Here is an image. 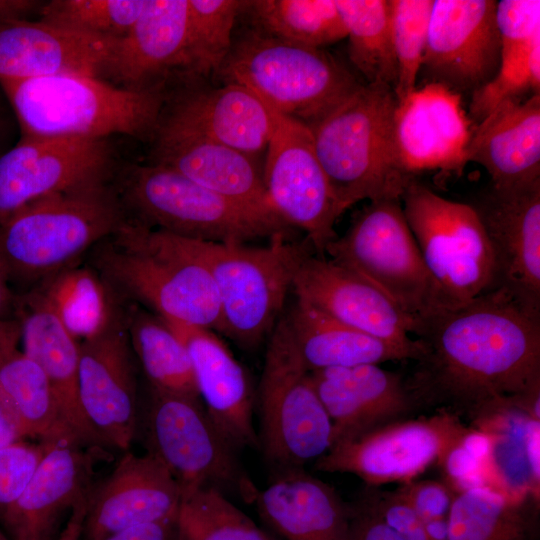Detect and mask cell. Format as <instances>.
I'll return each instance as SVG.
<instances>
[{
	"mask_svg": "<svg viewBox=\"0 0 540 540\" xmlns=\"http://www.w3.org/2000/svg\"><path fill=\"white\" fill-rule=\"evenodd\" d=\"M421 353L406 377L418 407L435 406L478 426L517 409L539 420L540 316L495 288L417 324Z\"/></svg>",
	"mask_w": 540,
	"mask_h": 540,
	"instance_id": "6da1fadb",
	"label": "cell"
},
{
	"mask_svg": "<svg viewBox=\"0 0 540 540\" xmlns=\"http://www.w3.org/2000/svg\"><path fill=\"white\" fill-rule=\"evenodd\" d=\"M396 104L391 86L360 84L308 125L341 214L362 200H401L413 179L397 160L393 130Z\"/></svg>",
	"mask_w": 540,
	"mask_h": 540,
	"instance_id": "7a4b0ae2",
	"label": "cell"
},
{
	"mask_svg": "<svg viewBox=\"0 0 540 540\" xmlns=\"http://www.w3.org/2000/svg\"><path fill=\"white\" fill-rule=\"evenodd\" d=\"M21 136L150 140L167 99L165 87L129 90L99 77L57 74L0 80Z\"/></svg>",
	"mask_w": 540,
	"mask_h": 540,
	"instance_id": "3957f363",
	"label": "cell"
},
{
	"mask_svg": "<svg viewBox=\"0 0 540 540\" xmlns=\"http://www.w3.org/2000/svg\"><path fill=\"white\" fill-rule=\"evenodd\" d=\"M108 181L48 195L0 224V257L10 280L43 282L117 232L127 217Z\"/></svg>",
	"mask_w": 540,
	"mask_h": 540,
	"instance_id": "277c9868",
	"label": "cell"
},
{
	"mask_svg": "<svg viewBox=\"0 0 540 540\" xmlns=\"http://www.w3.org/2000/svg\"><path fill=\"white\" fill-rule=\"evenodd\" d=\"M100 244L95 263L109 285L165 321L222 333L220 300L210 273L167 233L127 219Z\"/></svg>",
	"mask_w": 540,
	"mask_h": 540,
	"instance_id": "5b68a950",
	"label": "cell"
},
{
	"mask_svg": "<svg viewBox=\"0 0 540 540\" xmlns=\"http://www.w3.org/2000/svg\"><path fill=\"white\" fill-rule=\"evenodd\" d=\"M128 219L175 236L246 244L286 233L278 216L227 199L167 167L132 165L116 189Z\"/></svg>",
	"mask_w": 540,
	"mask_h": 540,
	"instance_id": "8992f818",
	"label": "cell"
},
{
	"mask_svg": "<svg viewBox=\"0 0 540 540\" xmlns=\"http://www.w3.org/2000/svg\"><path fill=\"white\" fill-rule=\"evenodd\" d=\"M167 234L210 273L220 300L222 333L243 347L257 346L275 327L296 268L310 244L291 243L286 233L274 235L263 247Z\"/></svg>",
	"mask_w": 540,
	"mask_h": 540,
	"instance_id": "52a82bcc",
	"label": "cell"
},
{
	"mask_svg": "<svg viewBox=\"0 0 540 540\" xmlns=\"http://www.w3.org/2000/svg\"><path fill=\"white\" fill-rule=\"evenodd\" d=\"M253 92L271 110L310 125L360 83L323 49L292 44L260 30L232 43L216 73Z\"/></svg>",
	"mask_w": 540,
	"mask_h": 540,
	"instance_id": "ba28073f",
	"label": "cell"
},
{
	"mask_svg": "<svg viewBox=\"0 0 540 540\" xmlns=\"http://www.w3.org/2000/svg\"><path fill=\"white\" fill-rule=\"evenodd\" d=\"M325 252L373 283L417 324L449 308L427 269L400 199L370 201Z\"/></svg>",
	"mask_w": 540,
	"mask_h": 540,
	"instance_id": "9c48e42d",
	"label": "cell"
},
{
	"mask_svg": "<svg viewBox=\"0 0 540 540\" xmlns=\"http://www.w3.org/2000/svg\"><path fill=\"white\" fill-rule=\"evenodd\" d=\"M406 221L446 305L497 288L491 243L471 204L446 199L412 179L401 197Z\"/></svg>",
	"mask_w": 540,
	"mask_h": 540,
	"instance_id": "30bf717a",
	"label": "cell"
},
{
	"mask_svg": "<svg viewBox=\"0 0 540 540\" xmlns=\"http://www.w3.org/2000/svg\"><path fill=\"white\" fill-rule=\"evenodd\" d=\"M260 436L266 458L302 468L332 444V424L281 319L271 332L259 386Z\"/></svg>",
	"mask_w": 540,
	"mask_h": 540,
	"instance_id": "8fae6325",
	"label": "cell"
},
{
	"mask_svg": "<svg viewBox=\"0 0 540 540\" xmlns=\"http://www.w3.org/2000/svg\"><path fill=\"white\" fill-rule=\"evenodd\" d=\"M148 452L178 483L182 496L201 488L239 493L251 503L256 487L241 469L236 450L198 397L150 389L145 416Z\"/></svg>",
	"mask_w": 540,
	"mask_h": 540,
	"instance_id": "7c38bea8",
	"label": "cell"
},
{
	"mask_svg": "<svg viewBox=\"0 0 540 540\" xmlns=\"http://www.w3.org/2000/svg\"><path fill=\"white\" fill-rule=\"evenodd\" d=\"M473 430L446 410L429 417L403 418L333 443L315 460V468L353 474L369 487L403 484L434 464L442 466Z\"/></svg>",
	"mask_w": 540,
	"mask_h": 540,
	"instance_id": "4fadbf2b",
	"label": "cell"
},
{
	"mask_svg": "<svg viewBox=\"0 0 540 540\" xmlns=\"http://www.w3.org/2000/svg\"><path fill=\"white\" fill-rule=\"evenodd\" d=\"M274 112L263 179L273 211L287 225L302 229L320 256L337 236L341 215L317 157L307 125Z\"/></svg>",
	"mask_w": 540,
	"mask_h": 540,
	"instance_id": "5bb4252c",
	"label": "cell"
},
{
	"mask_svg": "<svg viewBox=\"0 0 540 540\" xmlns=\"http://www.w3.org/2000/svg\"><path fill=\"white\" fill-rule=\"evenodd\" d=\"M111 167L107 139L21 136L0 156V224L38 199L109 179Z\"/></svg>",
	"mask_w": 540,
	"mask_h": 540,
	"instance_id": "9a60e30c",
	"label": "cell"
},
{
	"mask_svg": "<svg viewBox=\"0 0 540 540\" xmlns=\"http://www.w3.org/2000/svg\"><path fill=\"white\" fill-rule=\"evenodd\" d=\"M494 0H433L422 70L428 83L475 92L500 66Z\"/></svg>",
	"mask_w": 540,
	"mask_h": 540,
	"instance_id": "2e32d148",
	"label": "cell"
},
{
	"mask_svg": "<svg viewBox=\"0 0 540 540\" xmlns=\"http://www.w3.org/2000/svg\"><path fill=\"white\" fill-rule=\"evenodd\" d=\"M300 299L331 318L395 345L416 360L421 345L417 323L387 295L358 273L323 256L307 252L291 288Z\"/></svg>",
	"mask_w": 540,
	"mask_h": 540,
	"instance_id": "e0dca14e",
	"label": "cell"
},
{
	"mask_svg": "<svg viewBox=\"0 0 540 540\" xmlns=\"http://www.w3.org/2000/svg\"><path fill=\"white\" fill-rule=\"evenodd\" d=\"M133 356L121 316L99 335L79 343L80 403L105 447L127 450L135 437L138 396Z\"/></svg>",
	"mask_w": 540,
	"mask_h": 540,
	"instance_id": "ac0fdd59",
	"label": "cell"
},
{
	"mask_svg": "<svg viewBox=\"0 0 540 540\" xmlns=\"http://www.w3.org/2000/svg\"><path fill=\"white\" fill-rule=\"evenodd\" d=\"M494 253L497 288L540 316V180L489 186L474 204Z\"/></svg>",
	"mask_w": 540,
	"mask_h": 540,
	"instance_id": "d6986e66",
	"label": "cell"
},
{
	"mask_svg": "<svg viewBox=\"0 0 540 540\" xmlns=\"http://www.w3.org/2000/svg\"><path fill=\"white\" fill-rule=\"evenodd\" d=\"M394 144L402 170L413 177L425 170L461 171L474 130L461 94L426 83L396 104Z\"/></svg>",
	"mask_w": 540,
	"mask_h": 540,
	"instance_id": "ffe728a7",
	"label": "cell"
},
{
	"mask_svg": "<svg viewBox=\"0 0 540 540\" xmlns=\"http://www.w3.org/2000/svg\"><path fill=\"white\" fill-rule=\"evenodd\" d=\"M182 491L168 470L149 453H126L87 499L83 534L101 540L123 529L176 519Z\"/></svg>",
	"mask_w": 540,
	"mask_h": 540,
	"instance_id": "44dd1931",
	"label": "cell"
},
{
	"mask_svg": "<svg viewBox=\"0 0 540 540\" xmlns=\"http://www.w3.org/2000/svg\"><path fill=\"white\" fill-rule=\"evenodd\" d=\"M150 141V163L172 169L227 199L276 215L263 170L253 157L161 116Z\"/></svg>",
	"mask_w": 540,
	"mask_h": 540,
	"instance_id": "7402d4cb",
	"label": "cell"
},
{
	"mask_svg": "<svg viewBox=\"0 0 540 540\" xmlns=\"http://www.w3.org/2000/svg\"><path fill=\"white\" fill-rule=\"evenodd\" d=\"M188 70V0H147L115 41L104 80L129 90L165 87L174 71Z\"/></svg>",
	"mask_w": 540,
	"mask_h": 540,
	"instance_id": "603a6c76",
	"label": "cell"
},
{
	"mask_svg": "<svg viewBox=\"0 0 540 540\" xmlns=\"http://www.w3.org/2000/svg\"><path fill=\"white\" fill-rule=\"evenodd\" d=\"M311 376L332 424V444L406 418L418 408L406 377L379 364L329 368Z\"/></svg>",
	"mask_w": 540,
	"mask_h": 540,
	"instance_id": "cb8c5ba5",
	"label": "cell"
},
{
	"mask_svg": "<svg viewBox=\"0 0 540 540\" xmlns=\"http://www.w3.org/2000/svg\"><path fill=\"white\" fill-rule=\"evenodd\" d=\"M69 443L50 445L30 482L12 504L3 509L11 540H55L60 519L90 494L92 449Z\"/></svg>",
	"mask_w": 540,
	"mask_h": 540,
	"instance_id": "d4e9b609",
	"label": "cell"
},
{
	"mask_svg": "<svg viewBox=\"0 0 540 540\" xmlns=\"http://www.w3.org/2000/svg\"><path fill=\"white\" fill-rule=\"evenodd\" d=\"M165 322L186 346L199 397L222 435L236 451L259 446L254 394L242 365L213 331Z\"/></svg>",
	"mask_w": 540,
	"mask_h": 540,
	"instance_id": "484cf974",
	"label": "cell"
},
{
	"mask_svg": "<svg viewBox=\"0 0 540 540\" xmlns=\"http://www.w3.org/2000/svg\"><path fill=\"white\" fill-rule=\"evenodd\" d=\"M116 40L81 34L40 20L0 22V80L57 74L102 79Z\"/></svg>",
	"mask_w": 540,
	"mask_h": 540,
	"instance_id": "4316f807",
	"label": "cell"
},
{
	"mask_svg": "<svg viewBox=\"0 0 540 540\" xmlns=\"http://www.w3.org/2000/svg\"><path fill=\"white\" fill-rule=\"evenodd\" d=\"M160 116L251 157L267 149L274 128L273 110L234 83L167 96Z\"/></svg>",
	"mask_w": 540,
	"mask_h": 540,
	"instance_id": "83f0119b",
	"label": "cell"
},
{
	"mask_svg": "<svg viewBox=\"0 0 540 540\" xmlns=\"http://www.w3.org/2000/svg\"><path fill=\"white\" fill-rule=\"evenodd\" d=\"M17 303L23 353L45 373L62 415L79 443L105 447L86 419L78 388L79 342L65 329L35 290Z\"/></svg>",
	"mask_w": 540,
	"mask_h": 540,
	"instance_id": "f1b7e54d",
	"label": "cell"
},
{
	"mask_svg": "<svg viewBox=\"0 0 540 540\" xmlns=\"http://www.w3.org/2000/svg\"><path fill=\"white\" fill-rule=\"evenodd\" d=\"M281 471L253 495L263 520L284 540H347L350 506L336 490L302 468Z\"/></svg>",
	"mask_w": 540,
	"mask_h": 540,
	"instance_id": "f546056e",
	"label": "cell"
},
{
	"mask_svg": "<svg viewBox=\"0 0 540 540\" xmlns=\"http://www.w3.org/2000/svg\"><path fill=\"white\" fill-rule=\"evenodd\" d=\"M466 160L482 165L495 188L540 180V94L504 103L479 122Z\"/></svg>",
	"mask_w": 540,
	"mask_h": 540,
	"instance_id": "4dcf8cb0",
	"label": "cell"
},
{
	"mask_svg": "<svg viewBox=\"0 0 540 540\" xmlns=\"http://www.w3.org/2000/svg\"><path fill=\"white\" fill-rule=\"evenodd\" d=\"M282 319L310 372L412 360L405 350L351 328L297 298Z\"/></svg>",
	"mask_w": 540,
	"mask_h": 540,
	"instance_id": "1f68e13d",
	"label": "cell"
},
{
	"mask_svg": "<svg viewBox=\"0 0 540 540\" xmlns=\"http://www.w3.org/2000/svg\"><path fill=\"white\" fill-rule=\"evenodd\" d=\"M0 394L24 438L82 446L65 421L45 373L18 349L0 361Z\"/></svg>",
	"mask_w": 540,
	"mask_h": 540,
	"instance_id": "d6a6232c",
	"label": "cell"
},
{
	"mask_svg": "<svg viewBox=\"0 0 540 540\" xmlns=\"http://www.w3.org/2000/svg\"><path fill=\"white\" fill-rule=\"evenodd\" d=\"M108 285L92 269L72 265L44 280L37 291L80 343L102 333L119 316Z\"/></svg>",
	"mask_w": 540,
	"mask_h": 540,
	"instance_id": "836d02e7",
	"label": "cell"
},
{
	"mask_svg": "<svg viewBox=\"0 0 540 540\" xmlns=\"http://www.w3.org/2000/svg\"><path fill=\"white\" fill-rule=\"evenodd\" d=\"M125 324L150 389L200 398L186 346L163 319L133 307Z\"/></svg>",
	"mask_w": 540,
	"mask_h": 540,
	"instance_id": "e575fe53",
	"label": "cell"
},
{
	"mask_svg": "<svg viewBox=\"0 0 540 540\" xmlns=\"http://www.w3.org/2000/svg\"><path fill=\"white\" fill-rule=\"evenodd\" d=\"M346 29L348 56L366 84L394 89L397 64L391 26V0H335Z\"/></svg>",
	"mask_w": 540,
	"mask_h": 540,
	"instance_id": "d590c367",
	"label": "cell"
},
{
	"mask_svg": "<svg viewBox=\"0 0 540 540\" xmlns=\"http://www.w3.org/2000/svg\"><path fill=\"white\" fill-rule=\"evenodd\" d=\"M524 498L488 485L455 492L448 515V540H528Z\"/></svg>",
	"mask_w": 540,
	"mask_h": 540,
	"instance_id": "8d00e7d4",
	"label": "cell"
},
{
	"mask_svg": "<svg viewBox=\"0 0 540 540\" xmlns=\"http://www.w3.org/2000/svg\"><path fill=\"white\" fill-rule=\"evenodd\" d=\"M245 9L258 30L292 44L322 49L346 38L335 0H252Z\"/></svg>",
	"mask_w": 540,
	"mask_h": 540,
	"instance_id": "74e56055",
	"label": "cell"
},
{
	"mask_svg": "<svg viewBox=\"0 0 540 540\" xmlns=\"http://www.w3.org/2000/svg\"><path fill=\"white\" fill-rule=\"evenodd\" d=\"M174 540H273L214 488L182 496Z\"/></svg>",
	"mask_w": 540,
	"mask_h": 540,
	"instance_id": "f35d334b",
	"label": "cell"
},
{
	"mask_svg": "<svg viewBox=\"0 0 540 540\" xmlns=\"http://www.w3.org/2000/svg\"><path fill=\"white\" fill-rule=\"evenodd\" d=\"M245 5L240 0H188V76L218 72L232 47L236 17Z\"/></svg>",
	"mask_w": 540,
	"mask_h": 540,
	"instance_id": "ab89813d",
	"label": "cell"
},
{
	"mask_svg": "<svg viewBox=\"0 0 540 540\" xmlns=\"http://www.w3.org/2000/svg\"><path fill=\"white\" fill-rule=\"evenodd\" d=\"M147 0H53L42 4L39 20L81 34L105 39L123 37L142 13Z\"/></svg>",
	"mask_w": 540,
	"mask_h": 540,
	"instance_id": "60d3db41",
	"label": "cell"
},
{
	"mask_svg": "<svg viewBox=\"0 0 540 540\" xmlns=\"http://www.w3.org/2000/svg\"><path fill=\"white\" fill-rule=\"evenodd\" d=\"M540 94V34L519 47L501 51L495 77L472 93L469 117L481 122L500 105Z\"/></svg>",
	"mask_w": 540,
	"mask_h": 540,
	"instance_id": "b9f144b4",
	"label": "cell"
},
{
	"mask_svg": "<svg viewBox=\"0 0 540 540\" xmlns=\"http://www.w3.org/2000/svg\"><path fill=\"white\" fill-rule=\"evenodd\" d=\"M433 0H391V26L397 64V102L416 89L425 54Z\"/></svg>",
	"mask_w": 540,
	"mask_h": 540,
	"instance_id": "7bdbcfd3",
	"label": "cell"
},
{
	"mask_svg": "<svg viewBox=\"0 0 540 540\" xmlns=\"http://www.w3.org/2000/svg\"><path fill=\"white\" fill-rule=\"evenodd\" d=\"M52 443L20 440L0 448V506L22 494Z\"/></svg>",
	"mask_w": 540,
	"mask_h": 540,
	"instance_id": "ee69618b",
	"label": "cell"
},
{
	"mask_svg": "<svg viewBox=\"0 0 540 540\" xmlns=\"http://www.w3.org/2000/svg\"><path fill=\"white\" fill-rule=\"evenodd\" d=\"M363 493L380 519L403 540H428L424 523L398 491L369 487Z\"/></svg>",
	"mask_w": 540,
	"mask_h": 540,
	"instance_id": "f6af8a7d",
	"label": "cell"
},
{
	"mask_svg": "<svg viewBox=\"0 0 540 540\" xmlns=\"http://www.w3.org/2000/svg\"><path fill=\"white\" fill-rule=\"evenodd\" d=\"M496 23L501 48L527 43L540 33V1H497Z\"/></svg>",
	"mask_w": 540,
	"mask_h": 540,
	"instance_id": "bcb514c9",
	"label": "cell"
},
{
	"mask_svg": "<svg viewBox=\"0 0 540 540\" xmlns=\"http://www.w3.org/2000/svg\"><path fill=\"white\" fill-rule=\"evenodd\" d=\"M413 507L423 523L448 518L455 492L435 480H411L397 489Z\"/></svg>",
	"mask_w": 540,
	"mask_h": 540,
	"instance_id": "7dc6e473",
	"label": "cell"
},
{
	"mask_svg": "<svg viewBox=\"0 0 540 540\" xmlns=\"http://www.w3.org/2000/svg\"><path fill=\"white\" fill-rule=\"evenodd\" d=\"M347 540H403L377 515L362 496L350 506V525Z\"/></svg>",
	"mask_w": 540,
	"mask_h": 540,
	"instance_id": "c3c4849f",
	"label": "cell"
},
{
	"mask_svg": "<svg viewBox=\"0 0 540 540\" xmlns=\"http://www.w3.org/2000/svg\"><path fill=\"white\" fill-rule=\"evenodd\" d=\"M175 520L137 525L123 529L101 540H174Z\"/></svg>",
	"mask_w": 540,
	"mask_h": 540,
	"instance_id": "681fc988",
	"label": "cell"
},
{
	"mask_svg": "<svg viewBox=\"0 0 540 540\" xmlns=\"http://www.w3.org/2000/svg\"><path fill=\"white\" fill-rule=\"evenodd\" d=\"M24 439L15 415L0 394V448Z\"/></svg>",
	"mask_w": 540,
	"mask_h": 540,
	"instance_id": "f907efd6",
	"label": "cell"
},
{
	"mask_svg": "<svg viewBox=\"0 0 540 540\" xmlns=\"http://www.w3.org/2000/svg\"><path fill=\"white\" fill-rule=\"evenodd\" d=\"M42 4L32 0H0V22L26 20Z\"/></svg>",
	"mask_w": 540,
	"mask_h": 540,
	"instance_id": "816d5d0a",
	"label": "cell"
},
{
	"mask_svg": "<svg viewBox=\"0 0 540 540\" xmlns=\"http://www.w3.org/2000/svg\"><path fill=\"white\" fill-rule=\"evenodd\" d=\"M87 498L78 502L71 510L65 527L55 540H80L87 509Z\"/></svg>",
	"mask_w": 540,
	"mask_h": 540,
	"instance_id": "f5cc1de1",
	"label": "cell"
},
{
	"mask_svg": "<svg viewBox=\"0 0 540 540\" xmlns=\"http://www.w3.org/2000/svg\"><path fill=\"white\" fill-rule=\"evenodd\" d=\"M21 341V328L18 319H0V361L15 351Z\"/></svg>",
	"mask_w": 540,
	"mask_h": 540,
	"instance_id": "db71d44e",
	"label": "cell"
},
{
	"mask_svg": "<svg viewBox=\"0 0 540 540\" xmlns=\"http://www.w3.org/2000/svg\"><path fill=\"white\" fill-rule=\"evenodd\" d=\"M9 282V275L0 257V319L16 301L9 288Z\"/></svg>",
	"mask_w": 540,
	"mask_h": 540,
	"instance_id": "11a10c76",
	"label": "cell"
},
{
	"mask_svg": "<svg viewBox=\"0 0 540 540\" xmlns=\"http://www.w3.org/2000/svg\"><path fill=\"white\" fill-rule=\"evenodd\" d=\"M7 127V120L3 108L0 105V141L2 140Z\"/></svg>",
	"mask_w": 540,
	"mask_h": 540,
	"instance_id": "9f6ffc18",
	"label": "cell"
},
{
	"mask_svg": "<svg viewBox=\"0 0 540 540\" xmlns=\"http://www.w3.org/2000/svg\"><path fill=\"white\" fill-rule=\"evenodd\" d=\"M0 540H11L9 537L5 536L1 531H0Z\"/></svg>",
	"mask_w": 540,
	"mask_h": 540,
	"instance_id": "6f0895ef",
	"label": "cell"
}]
</instances>
